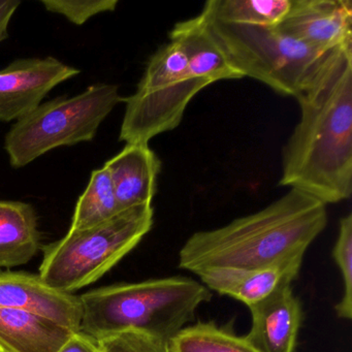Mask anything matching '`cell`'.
Returning <instances> with one entry per match:
<instances>
[{"instance_id": "6da1fadb", "label": "cell", "mask_w": 352, "mask_h": 352, "mask_svg": "<svg viewBox=\"0 0 352 352\" xmlns=\"http://www.w3.org/2000/svg\"><path fill=\"white\" fill-rule=\"evenodd\" d=\"M300 118L282 152L279 186L325 206L352 193V45L331 51L296 98Z\"/></svg>"}, {"instance_id": "9a60e30c", "label": "cell", "mask_w": 352, "mask_h": 352, "mask_svg": "<svg viewBox=\"0 0 352 352\" xmlns=\"http://www.w3.org/2000/svg\"><path fill=\"white\" fill-rule=\"evenodd\" d=\"M40 249L41 232L34 206L0 199V269L26 265Z\"/></svg>"}, {"instance_id": "ac0fdd59", "label": "cell", "mask_w": 352, "mask_h": 352, "mask_svg": "<svg viewBox=\"0 0 352 352\" xmlns=\"http://www.w3.org/2000/svg\"><path fill=\"white\" fill-rule=\"evenodd\" d=\"M106 168L94 170L87 188L78 199L69 230H85L108 221L120 213Z\"/></svg>"}, {"instance_id": "30bf717a", "label": "cell", "mask_w": 352, "mask_h": 352, "mask_svg": "<svg viewBox=\"0 0 352 352\" xmlns=\"http://www.w3.org/2000/svg\"><path fill=\"white\" fill-rule=\"evenodd\" d=\"M0 308L38 313L75 331L81 327L80 296L50 287L38 274L0 272Z\"/></svg>"}, {"instance_id": "d6986e66", "label": "cell", "mask_w": 352, "mask_h": 352, "mask_svg": "<svg viewBox=\"0 0 352 352\" xmlns=\"http://www.w3.org/2000/svg\"><path fill=\"white\" fill-rule=\"evenodd\" d=\"M331 256L337 263L343 280V296L336 305L338 317L352 318V214L340 219L339 234L331 250Z\"/></svg>"}, {"instance_id": "9c48e42d", "label": "cell", "mask_w": 352, "mask_h": 352, "mask_svg": "<svg viewBox=\"0 0 352 352\" xmlns=\"http://www.w3.org/2000/svg\"><path fill=\"white\" fill-rule=\"evenodd\" d=\"M284 34L317 50L352 45L351 0H292L279 25Z\"/></svg>"}, {"instance_id": "8fae6325", "label": "cell", "mask_w": 352, "mask_h": 352, "mask_svg": "<svg viewBox=\"0 0 352 352\" xmlns=\"http://www.w3.org/2000/svg\"><path fill=\"white\" fill-rule=\"evenodd\" d=\"M292 282L285 281L269 296L248 308L251 327L245 336L259 352H294L302 320V302Z\"/></svg>"}, {"instance_id": "8992f818", "label": "cell", "mask_w": 352, "mask_h": 352, "mask_svg": "<svg viewBox=\"0 0 352 352\" xmlns=\"http://www.w3.org/2000/svg\"><path fill=\"white\" fill-rule=\"evenodd\" d=\"M154 222L152 205L124 210L108 221L85 230H69L60 240L43 247V281L74 294L108 273L143 240Z\"/></svg>"}, {"instance_id": "ffe728a7", "label": "cell", "mask_w": 352, "mask_h": 352, "mask_svg": "<svg viewBox=\"0 0 352 352\" xmlns=\"http://www.w3.org/2000/svg\"><path fill=\"white\" fill-rule=\"evenodd\" d=\"M100 352H170V341L139 329H127L98 340Z\"/></svg>"}, {"instance_id": "277c9868", "label": "cell", "mask_w": 352, "mask_h": 352, "mask_svg": "<svg viewBox=\"0 0 352 352\" xmlns=\"http://www.w3.org/2000/svg\"><path fill=\"white\" fill-rule=\"evenodd\" d=\"M211 298L203 283L178 276L96 288L80 296V331L100 340L139 329L170 341Z\"/></svg>"}, {"instance_id": "2e32d148", "label": "cell", "mask_w": 352, "mask_h": 352, "mask_svg": "<svg viewBox=\"0 0 352 352\" xmlns=\"http://www.w3.org/2000/svg\"><path fill=\"white\" fill-rule=\"evenodd\" d=\"M290 6L292 0H208L201 14L223 23L276 28Z\"/></svg>"}, {"instance_id": "3957f363", "label": "cell", "mask_w": 352, "mask_h": 352, "mask_svg": "<svg viewBox=\"0 0 352 352\" xmlns=\"http://www.w3.org/2000/svg\"><path fill=\"white\" fill-rule=\"evenodd\" d=\"M327 224V206L292 188L255 213L193 234L179 252V267L199 275L277 265L304 256Z\"/></svg>"}, {"instance_id": "7a4b0ae2", "label": "cell", "mask_w": 352, "mask_h": 352, "mask_svg": "<svg viewBox=\"0 0 352 352\" xmlns=\"http://www.w3.org/2000/svg\"><path fill=\"white\" fill-rule=\"evenodd\" d=\"M242 78L197 18L179 22L170 30V42L150 57L135 94L124 98L119 140L149 144L180 125L189 102L204 88Z\"/></svg>"}, {"instance_id": "5b68a950", "label": "cell", "mask_w": 352, "mask_h": 352, "mask_svg": "<svg viewBox=\"0 0 352 352\" xmlns=\"http://www.w3.org/2000/svg\"><path fill=\"white\" fill-rule=\"evenodd\" d=\"M197 21L228 63L282 94L298 98L331 52L317 50L277 28L223 23L199 14Z\"/></svg>"}, {"instance_id": "44dd1931", "label": "cell", "mask_w": 352, "mask_h": 352, "mask_svg": "<svg viewBox=\"0 0 352 352\" xmlns=\"http://www.w3.org/2000/svg\"><path fill=\"white\" fill-rule=\"evenodd\" d=\"M45 9L81 26L98 14L114 12L118 0H42Z\"/></svg>"}, {"instance_id": "4fadbf2b", "label": "cell", "mask_w": 352, "mask_h": 352, "mask_svg": "<svg viewBox=\"0 0 352 352\" xmlns=\"http://www.w3.org/2000/svg\"><path fill=\"white\" fill-rule=\"evenodd\" d=\"M304 256L258 269H216L199 273L206 287L228 296L247 306L269 296L283 282H294L300 273Z\"/></svg>"}, {"instance_id": "5bb4252c", "label": "cell", "mask_w": 352, "mask_h": 352, "mask_svg": "<svg viewBox=\"0 0 352 352\" xmlns=\"http://www.w3.org/2000/svg\"><path fill=\"white\" fill-rule=\"evenodd\" d=\"M74 333L38 313L0 308V352H58Z\"/></svg>"}, {"instance_id": "603a6c76", "label": "cell", "mask_w": 352, "mask_h": 352, "mask_svg": "<svg viewBox=\"0 0 352 352\" xmlns=\"http://www.w3.org/2000/svg\"><path fill=\"white\" fill-rule=\"evenodd\" d=\"M20 5V0H0V43L9 38L10 23Z\"/></svg>"}, {"instance_id": "52a82bcc", "label": "cell", "mask_w": 352, "mask_h": 352, "mask_svg": "<svg viewBox=\"0 0 352 352\" xmlns=\"http://www.w3.org/2000/svg\"><path fill=\"white\" fill-rule=\"evenodd\" d=\"M124 102L114 84L98 83L76 96H59L16 121L5 149L14 168H21L51 150L91 142L115 107Z\"/></svg>"}, {"instance_id": "e0dca14e", "label": "cell", "mask_w": 352, "mask_h": 352, "mask_svg": "<svg viewBox=\"0 0 352 352\" xmlns=\"http://www.w3.org/2000/svg\"><path fill=\"white\" fill-rule=\"evenodd\" d=\"M170 352H259L230 327L199 321L184 327L170 341Z\"/></svg>"}, {"instance_id": "7402d4cb", "label": "cell", "mask_w": 352, "mask_h": 352, "mask_svg": "<svg viewBox=\"0 0 352 352\" xmlns=\"http://www.w3.org/2000/svg\"><path fill=\"white\" fill-rule=\"evenodd\" d=\"M58 352H100L98 340L81 331H76Z\"/></svg>"}, {"instance_id": "7c38bea8", "label": "cell", "mask_w": 352, "mask_h": 352, "mask_svg": "<svg viewBox=\"0 0 352 352\" xmlns=\"http://www.w3.org/2000/svg\"><path fill=\"white\" fill-rule=\"evenodd\" d=\"M121 211L152 205L162 162L149 144H126L122 151L104 164Z\"/></svg>"}, {"instance_id": "ba28073f", "label": "cell", "mask_w": 352, "mask_h": 352, "mask_svg": "<svg viewBox=\"0 0 352 352\" xmlns=\"http://www.w3.org/2000/svg\"><path fill=\"white\" fill-rule=\"evenodd\" d=\"M79 74L80 69L52 56L16 59L0 71V121L21 120L53 88Z\"/></svg>"}]
</instances>
